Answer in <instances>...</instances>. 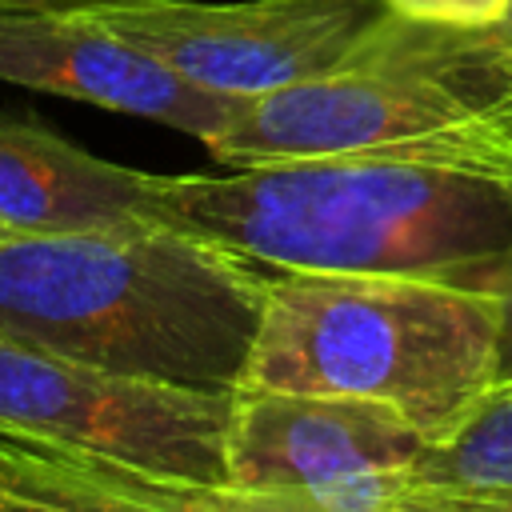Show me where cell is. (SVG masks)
Here are the masks:
<instances>
[{"label": "cell", "instance_id": "cell-1", "mask_svg": "<svg viewBox=\"0 0 512 512\" xmlns=\"http://www.w3.org/2000/svg\"><path fill=\"white\" fill-rule=\"evenodd\" d=\"M272 272L184 228L0 236V336L120 376L236 392Z\"/></svg>", "mask_w": 512, "mask_h": 512}, {"label": "cell", "instance_id": "cell-2", "mask_svg": "<svg viewBox=\"0 0 512 512\" xmlns=\"http://www.w3.org/2000/svg\"><path fill=\"white\" fill-rule=\"evenodd\" d=\"M148 220L272 272L420 276L476 288L512 252V180L376 156L148 176Z\"/></svg>", "mask_w": 512, "mask_h": 512}, {"label": "cell", "instance_id": "cell-3", "mask_svg": "<svg viewBox=\"0 0 512 512\" xmlns=\"http://www.w3.org/2000/svg\"><path fill=\"white\" fill-rule=\"evenodd\" d=\"M204 148L228 168L376 156L512 180V36L388 8L328 72L240 100Z\"/></svg>", "mask_w": 512, "mask_h": 512}, {"label": "cell", "instance_id": "cell-4", "mask_svg": "<svg viewBox=\"0 0 512 512\" xmlns=\"http://www.w3.org/2000/svg\"><path fill=\"white\" fill-rule=\"evenodd\" d=\"M500 304L420 276L272 272L240 388L376 400L444 440L496 384Z\"/></svg>", "mask_w": 512, "mask_h": 512}, {"label": "cell", "instance_id": "cell-5", "mask_svg": "<svg viewBox=\"0 0 512 512\" xmlns=\"http://www.w3.org/2000/svg\"><path fill=\"white\" fill-rule=\"evenodd\" d=\"M236 392L120 376L0 336V436L128 472L224 484Z\"/></svg>", "mask_w": 512, "mask_h": 512}, {"label": "cell", "instance_id": "cell-6", "mask_svg": "<svg viewBox=\"0 0 512 512\" xmlns=\"http://www.w3.org/2000/svg\"><path fill=\"white\" fill-rule=\"evenodd\" d=\"M204 92L252 100L328 72L384 0H104L84 8Z\"/></svg>", "mask_w": 512, "mask_h": 512}, {"label": "cell", "instance_id": "cell-7", "mask_svg": "<svg viewBox=\"0 0 512 512\" xmlns=\"http://www.w3.org/2000/svg\"><path fill=\"white\" fill-rule=\"evenodd\" d=\"M432 440L400 412L360 396L236 388L228 416V484L328 496L372 476L408 472Z\"/></svg>", "mask_w": 512, "mask_h": 512}, {"label": "cell", "instance_id": "cell-8", "mask_svg": "<svg viewBox=\"0 0 512 512\" xmlns=\"http://www.w3.org/2000/svg\"><path fill=\"white\" fill-rule=\"evenodd\" d=\"M0 80L156 120L208 144L240 100L204 92L84 8L0 4Z\"/></svg>", "mask_w": 512, "mask_h": 512}, {"label": "cell", "instance_id": "cell-9", "mask_svg": "<svg viewBox=\"0 0 512 512\" xmlns=\"http://www.w3.org/2000/svg\"><path fill=\"white\" fill-rule=\"evenodd\" d=\"M148 176L84 152L44 124L0 120V224L12 232L148 220Z\"/></svg>", "mask_w": 512, "mask_h": 512}, {"label": "cell", "instance_id": "cell-10", "mask_svg": "<svg viewBox=\"0 0 512 512\" xmlns=\"http://www.w3.org/2000/svg\"><path fill=\"white\" fill-rule=\"evenodd\" d=\"M0 512H160L108 484L88 460L0 436Z\"/></svg>", "mask_w": 512, "mask_h": 512}, {"label": "cell", "instance_id": "cell-11", "mask_svg": "<svg viewBox=\"0 0 512 512\" xmlns=\"http://www.w3.org/2000/svg\"><path fill=\"white\" fill-rule=\"evenodd\" d=\"M404 476L456 488H512V380H496Z\"/></svg>", "mask_w": 512, "mask_h": 512}, {"label": "cell", "instance_id": "cell-12", "mask_svg": "<svg viewBox=\"0 0 512 512\" xmlns=\"http://www.w3.org/2000/svg\"><path fill=\"white\" fill-rule=\"evenodd\" d=\"M88 460V456H80ZM108 484H116L120 492L148 500L160 512H336L312 496L300 492H256V488H240V484H188V480H160V476H144V472H128L116 464H100L88 460Z\"/></svg>", "mask_w": 512, "mask_h": 512}, {"label": "cell", "instance_id": "cell-13", "mask_svg": "<svg viewBox=\"0 0 512 512\" xmlns=\"http://www.w3.org/2000/svg\"><path fill=\"white\" fill-rule=\"evenodd\" d=\"M336 512H512V488H456L424 484L404 472L372 476L364 484L312 496Z\"/></svg>", "mask_w": 512, "mask_h": 512}, {"label": "cell", "instance_id": "cell-14", "mask_svg": "<svg viewBox=\"0 0 512 512\" xmlns=\"http://www.w3.org/2000/svg\"><path fill=\"white\" fill-rule=\"evenodd\" d=\"M400 16L440 20V24H496L508 12V0H384Z\"/></svg>", "mask_w": 512, "mask_h": 512}, {"label": "cell", "instance_id": "cell-15", "mask_svg": "<svg viewBox=\"0 0 512 512\" xmlns=\"http://www.w3.org/2000/svg\"><path fill=\"white\" fill-rule=\"evenodd\" d=\"M476 288L492 292L500 304V340H496V380H512V252L500 256L480 280Z\"/></svg>", "mask_w": 512, "mask_h": 512}, {"label": "cell", "instance_id": "cell-16", "mask_svg": "<svg viewBox=\"0 0 512 512\" xmlns=\"http://www.w3.org/2000/svg\"><path fill=\"white\" fill-rule=\"evenodd\" d=\"M0 4H24V8H92L104 0H0Z\"/></svg>", "mask_w": 512, "mask_h": 512}, {"label": "cell", "instance_id": "cell-17", "mask_svg": "<svg viewBox=\"0 0 512 512\" xmlns=\"http://www.w3.org/2000/svg\"><path fill=\"white\" fill-rule=\"evenodd\" d=\"M500 24H504V28H508V36H512V0H508V12L500 16Z\"/></svg>", "mask_w": 512, "mask_h": 512}, {"label": "cell", "instance_id": "cell-18", "mask_svg": "<svg viewBox=\"0 0 512 512\" xmlns=\"http://www.w3.org/2000/svg\"><path fill=\"white\" fill-rule=\"evenodd\" d=\"M8 232H12V228H4V224H0V236H8Z\"/></svg>", "mask_w": 512, "mask_h": 512}]
</instances>
